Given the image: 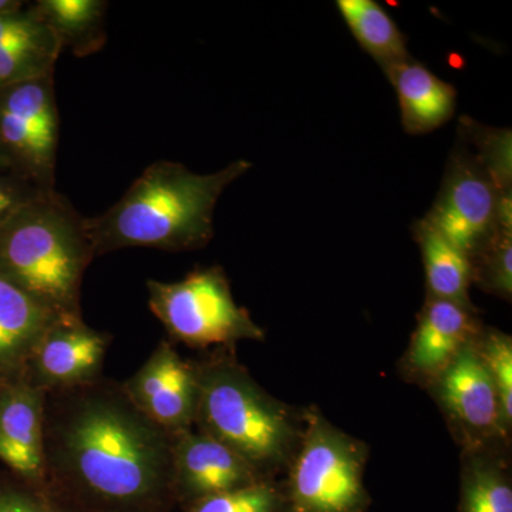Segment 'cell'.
<instances>
[{
    "label": "cell",
    "instance_id": "obj_12",
    "mask_svg": "<svg viewBox=\"0 0 512 512\" xmlns=\"http://www.w3.org/2000/svg\"><path fill=\"white\" fill-rule=\"evenodd\" d=\"M45 400V390L26 379L0 386V461L16 476L37 484H46Z\"/></svg>",
    "mask_w": 512,
    "mask_h": 512
},
{
    "label": "cell",
    "instance_id": "obj_23",
    "mask_svg": "<svg viewBox=\"0 0 512 512\" xmlns=\"http://www.w3.org/2000/svg\"><path fill=\"white\" fill-rule=\"evenodd\" d=\"M104 3L97 0H46L40 10L43 22L57 39H80L94 29L103 13Z\"/></svg>",
    "mask_w": 512,
    "mask_h": 512
},
{
    "label": "cell",
    "instance_id": "obj_25",
    "mask_svg": "<svg viewBox=\"0 0 512 512\" xmlns=\"http://www.w3.org/2000/svg\"><path fill=\"white\" fill-rule=\"evenodd\" d=\"M55 35L43 20L23 16H0V46L26 40L45 39Z\"/></svg>",
    "mask_w": 512,
    "mask_h": 512
},
{
    "label": "cell",
    "instance_id": "obj_10",
    "mask_svg": "<svg viewBox=\"0 0 512 512\" xmlns=\"http://www.w3.org/2000/svg\"><path fill=\"white\" fill-rule=\"evenodd\" d=\"M265 480L272 478L195 427L173 434V494L181 511L212 495Z\"/></svg>",
    "mask_w": 512,
    "mask_h": 512
},
{
    "label": "cell",
    "instance_id": "obj_1",
    "mask_svg": "<svg viewBox=\"0 0 512 512\" xmlns=\"http://www.w3.org/2000/svg\"><path fill=\"white\" fill-rule=\"evenodd\" d=\"M47 487L72 512H174L173 434L103 376L46 392Z\"/></svg>",
    "mask_w": 512,
    "mask_h": 512
},
{
    "label": "cell",
    "instance_id": "obj_2",
    "mask_svg": "<svg viewBox=\"0 0 512 512\" xmlns=\"http://www.w3.org/2000/svg\"><path fill=\"white\" fill-rule=\"evenodd\" d=\"M234 161L214 174H195L183 164H151L109 211L83 220L94 256L123 248L192 251L214 235V210L222 192L251 170Z\"/></svg>",
    "mask_w": 512,
    "mask_h": 512
},
{
    "label": "cell",
    "instance_id": "obj_17",
    "mask_svg": "<svg viewBox=\"0 0 512 512\" xmlns=\"http://www.w3.org/2000/svg\"><path fill=\"white\" fill-rule=\"evenodd\" d=\"M336 6L357 43L380 64L383 72L410 59L406 36L375 0H338Z\"/></svg>",
    "mask_w": 512,
    "mask_h": 512
},
{
    "label": "cell",
    "instance_id": "obj_22",
    "mask_svg": "<svg viewBox=\"0 0 512 512\" xmlns=\"http://www.w3.org/2000/svg\"><path fill=\"white\" fill-rule=\"evenodd\" d=\"M477 348L500 397L504 429L510 434L512 427V340L498 330H481Z\"/></svg>",
    "mask_w": 512,
    "mask_h": 512
},
{
    "label": "cell",
    "instance_id": "obj_11",
    "mask_svg": "<svg viewBox=\"0 0 512 512\" xmlns=\"http://www.w3.org/2000/svg\"><path fill=\"white\" fill-rule=\"evenodd\" d=\"M111 335L90 328L80 319H59L50 326L32 357L25 377L36 387L73 389L103 377Z\"/></svg>",
    "mask_w": 512,
    "mask_h": 512
},
{
    "label": "cell",
    "instance_id": "obj_8",
    "mask_svg": "<svg viewBox=\"0 0 512 512\" xmlns=\"http://www.w3.org/2000/svg\"><path fill=\"white\" fill-rule=\"evenodd\" d=\"M430 383L444 412L463 434L468 451L483 450L485 441L507 439L500 397L477 339Z\"/></svg>",
    "mask_w": 512,
    "mask_h": 512
},
{
    "label": "cell",
    "instance_id": "obj_27",
    "mask_svg": "<svg viewBox=\"0 0 512 512\" xmlns=\"http://www.w3.org/2000/svg\"><path fill=\"white\" fill-rule=\"evenodd\" d=\"M10 205H12V198H10L9 195L6 194L5 190L0 187V214L9 210Z\"/></svg>",
    "mask_w": 512,
    "mask_h": 512
},
{
    "label": "cell",
    "instance_id": "obj_6",
    "mask_svg": "<svg viewBox=\"0 0 512 512\" xmlns=\"http://www.w3.org/2000/svg\"><path fill=\"white\" fill-rule=\"evenodd\" d=\"M148 306L171 342L194 349L231 350L242 340L265 339L239 306L220 266L197 268L178 282L147 281Z\"/></svg>",
    "mask_w": 512,
    "mask_h": 512
},
{
    "label": "cell",
    "instance_id": "obj_26",
    "mask_svg": "<svg viewBox=\"0 0 512 512\" xmlns=\"http://www.w3.org/2000/svg\"><path fill=\"white\" fill-rule=\"evenodd\" d=\"M19 5L20 3L9 2V0H0V16L15 15Z\"/></svg>",
    "mask_w": 512,
    "mask_h": 512
},
{
    "label": "cell",
    "instance_id": "obj_9",
    "mask_svg": "<svg viewBox=\"0 0 512 512\" xmlns=\"http://www.w3.org/2000/svg\"><path fill=\"white\" fill-rule=\"evenodd\" d=\"M123 383L131 402L161 429L174 434L194 427L198 376L171 340H161L140 369Z\"/></svg>",
    "mask_w": 512,
    "mask_h": 512
},
{
    "label": "cell",
    "instance_id": "obj_5",
    "mask_svg": "<svg viewBox=\"0 0 512 512\" xmlns=\"http://www.w3.org/2000/svg\"><path fill=\"white\" fill-rule=\"evenodd\" d=\"M367 447L311 409L284 483L288 512H367Z\"/></svg>",
    "mask_w": 512,
    "mask_h": 512
},
{
    "label": "cell",
    "instance_id": "obj_24",
    "mask_svg": "<svg viewBox=\"0 0 512 512\" xmlns=\"http://www.w3.org/2000/svg\"><path fill=\"white\" fill-rule=\"evenodd\" d=\"M0 512H72L46 484L16 476L0 480Z\"/></svg>",
    "mask_w": 512,
    "mask_h": 512
},
{
    "label": "cell",
    "instance_id": "obj_7",
    "mask_svg": "<svg viewBox=\"0 0 512 512\" xmlns=\"http://www.w3.org/2000/svg\"><path fill=\"white\" fill-rule=\"evenodd\" d=\"M423 221L471 258L498 229H512L511 190L460 140Z\"/></svg>",
    "mask_w": 512,
    "mask_h": 512
},
{
    "label": "cell",
    "instance_id": "obj_13",
    "mask_svg": "<svg viewBox=\"0 0 512 512\" xmlns=\"http://www.w3.org/2000/svg\"><path fill=\"white\" fill-rule=\"evenodd\" d=\"M481 330L476 309L427 296L407 350V370L430 383Z\"/></svg>",
    "mask_w": 512,
    "mask_h": 512
},
{
    "label": "cell",
    "instance_id": "obj_14",
    "mask_svg": "<svg viewBox=\"0 0 512 512\" xmlns=\"http://www.w3.org/2000/svg\"><path fill=\"white\" fill-rule=\"evenodd\" d=\"M56 320L0 275V386L25 377L30 357Z\"/></svg>",
    "mask_w": 512,
    "mask_h": 512
},
{
    "label": "cell",
    "instance_id": "obj_21",
    "mask_svg": "<svg viewBox=\"0 0 512 512\" xmlns=\"http://www.w3.org/2000/svg\"><path fill=\"white\" fill-rule=\"evenodd\" d=\"M473 262L474 282L484 291L511 301L512 295V229H498L488 239Z\"/></svg>",
    "mask_w": 512,
    "mask_h": 512
},
{
    "label": "cell",
    "instance_id": "obj_20",
    "mask_svg": "<svg viewBox=\"0 0 512 512\" xmlns=\"http://www.w3.org/2000/svg\"><path fill=\"white\" fill-rule=\"evenodd\" d=\"M183 512H288L284 483L265 480L192 504Z\"/></svg>",
    "mask_w": 512,
    "mask_h": 512
},
{
    "label": "cell",
    "instance_id": "obj_18",
    "mask_svg": "<svg viewBox=\"0 0 512 512\" xmlns=\"http://www.w3.org/2000/svg\"><path fill=\"white\" fill-rule=\"evenodd\" d=\"M458 512H512L507 466L484 450L470 451L464 460Z\"/></svg>",
    "mask_w": 512,
    "mask_h": 512
},
{
    "label": "cell",
    "instance_id": "obj_16",
    "mask_svg": "<svg viewBox=\"0 0 512 512\" xmlns=\"http://www.w3.org/2000/svg\"><path fill=\"white\" fill-rule=\"evenodd\" d=\"M413 232L421 249L430 298L443 299L474 309L468 296L471 282H474L470 256L423 220L414 224Z\"/></svg>",
    "mask_w": 512,
    "mask_h": 512
},
{
    "label": "cell",
    "instance_id": "obj_3",
    "mask_svg": "<svg viewBox=\"0 0 512 512\" xmlns=\"http://www.w3.org/2000/svg\"><path fill=\"white\" fill-rule=\"evenodd\" d=\"M93 258L83 220L52 194L0 228V275L59 319L83 318L80 291Z\"/></svg>",
    "mask_w": 512,
    "mask_h": 512
},
{
    "label": "cell",
    "instance_id": "obj_19",
    "mask_svg": "<svg viewBox=\"0 0 512 512\" xmlns=\"http://www.w3.org/2000/svg\"><path fill=\"white\" fill-rule=\"evenodd\" d=\"M2 109L28 124L47 143L56 146L57 119L49 74L16 84L6 94Z\"/></svg>",
    "mask_w": 512,
    "mask_h": 512
},
{
    "label": "cell",
    "instance_id": "obj_15",
    "mask_svg": "<svg viewBox=\"0 0 512 512\" xmlns=\"http://www.w3.org/2000/svg\"><path fill=\"white\" fill-rule=\"evenodd\" d=\"M399 99L403 128L409 134H427L453 117L457 92L412 57L384 70Z\"/></svg>",
    "mask_w": 512,
    "mask_h": 512
},
{
    "label": "cell",
    "instance_id": "obj_4",
    "mask_svg": "<svg viewBox=\"0 0 512 512\" xmlns=\"http://www.w3.org/2000/svg\"><path fill=\"white\" fill-rule=\"evenodd\" d=\"M194 365L198 376L195 429L275 480L288 468L301 437L288 407L266 393L231 350H218L194 360Z\"/></svg>",
    "mask_w": 512,
    "mask_h": 512
}]
</instances>
